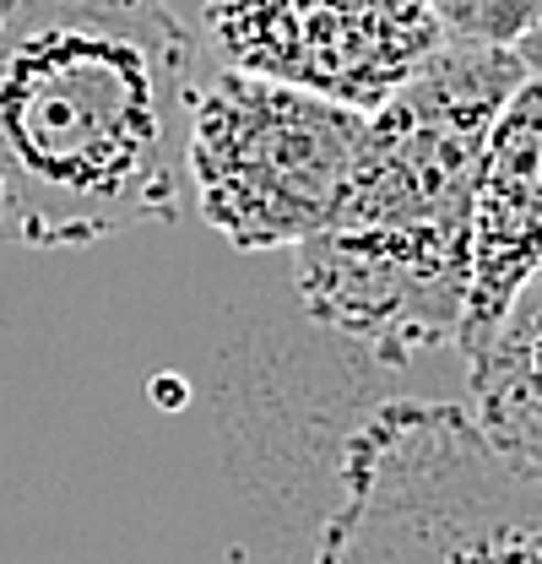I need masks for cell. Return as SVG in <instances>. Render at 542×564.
Segmentation results:
<instances>
[{
    "mask_svg": "<svg viewBox=\"0 0 542 564\" xmlns=\"http://www.w3.org/2000/svg\"><path fill=\"white\" fill-rule=\"evenodd\" d=\"M196 104L202 50L169 0H0V239L174 223Z\"/></svg>",
    "mask_w": 542,
    "mask_h": 564,
    "instance_id": "obj_1",
    "label": "cell"
},
{
    "mask_svg": "<svg viewBox=\"0 0 542 564\" xmlns=\"http://www.w3.org/2000/svg\"><path fill=\"white\" fill-rule=\"evenodd\" d=\"M532 76L521 50L451 39L369 109L337 207L299 245V299L380 364L451 348L473 299V196L494 120Z\"/></svg>",
    "mask_w": 542,
    "mask_h": 564,
    "instance_id": "obj_2",
    "label": "cell"
},
{
    "mask_svg": "<svg viewBox=\"0 0 542 564\" xmlns=\"http://www.w3.org/2000/svg\"><path fill=\"white\" fill-rule=\"evenodd\" d=\"M315 564H542V484L467 402H380L347 434Z\"/></svg>",
    "mask_w": 542,
    "mask_h": 564,
    "instance_id": "obj_3",
    "label": "cell"
},
{
    "mask_svg": "<svg viewBox=\"0 0 542 564\" xmlns=\"http://www.w3.org/2000/svg\"><path fill=\"white\" fill-rule=\"evenodd\" d=\"M364 126V109L223 66L191 126L196 207L234 250H299L337 207Z\"/></svg>",
    "mask_w": 542,
    "mask_h": 564,
    "instance_id": "obj_4",
    "label": "cell"
},
{
    "mask_svg": "<svg viewBox=\"0 0 542 564\" xmlns=\"http://www.w3.org/2000/svg\"><path fill=\"white\" fill-rule=\"evenodd\" d=\"M202 17L234 70L364 115L451 44L434 0H206Z\"/></svg>",
    "mask_w": 542,
    "mask_h": 564,
    "instance_id": "obj_5",
    "label": "cell"
},
{
    "mask_svg": "<svg viewBox=\"0 0 542 564\" xmlns=\"http://www.w3.org/2000/svg\"><path fill=\"white\" fill-rule=\"evenodd\" d=\"M542 272V76L532 70L483 152L473 196V299L456 348L473 352Z\"/></svg>",
    "mask_w": 542,
    "mask_h": 564,
    "instance_id": "obj_6",
    "label": "cell"
},
{
    "mask_svg": "<svg viewBox=\"0 0 542 564\" xmlns=\"http://www.w3.org/2000/svg\"><path fill=\"white\" fill-rule=\"evenodd\" d=\"M467 408L488 445L542 484V272L467 352Z\"/></svg>",
    "mask_w": 542,
    "mask_h": 564,
    "instance_id": "obj_7",
    "label": "cell"
},
{
    "mask_svg": "<svg viewBox=\"0 0 542 564\" xmlns=\"http://www.w3.org/2000/svg\"><path fill=\"white\" fill-rule=\"evenodd\" d=\"M434 11L445 17L451 39L505 44V50H516L542 22V0H434Z\"/></svg>",
    "mask_w": 542,
    "mask_h": 564,
    "instance_id": "obj_8",
    "label": "cell"
},
{
    "mask_svg": "<svg viewBox=\"0 0 542 564\" xmlns=\"http://www.w3.org/2000/svg\"><path fill=\"white\" fill-rule=\"evenodd\" d=\"M516 50H521V61H527V66L542 76V33H527V39H521Z\"/></svg>",
    "mask_w": 542,
    "mask_h": 564,
    "instance_id": "obj_9",
    "label": "cell"
},
{
    "mask_svg": "<svg viewBox=\"0 0 542 564\" xmlns=\"http://www.w3.org/2000/svg\"><path fill=\"white\" fill-rule=\"evenodd\" d=\"M532 33H542V22H538V28H532Z\"/></svg>",
    "mask_w": 542,
    "mask_h": 564,
    "instance_id": "obj_10",
    "label": "cell"
}]
</instances>
